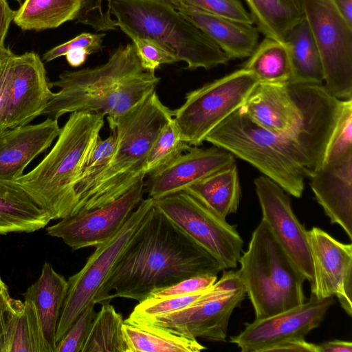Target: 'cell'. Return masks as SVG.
Instances as JSON below:
<instances>
[{"label": "cell", "mask_w": 352, "mask_h": 352, "mask_svg": "<svg viewBox=\"0 0 352 352\" xmlns=\"http://www.w3.org/2000/svg\"><path fill=\"white\" fill-rule=\"evenodd\" d=\"M190 23L197 27L230 59L248 58L258 43L260 33L254 24L237 21L188 6H174Z\"/></svg>", "instance_id": "22"}, {"label": "cell", "mask_w": 352, "mask_h": 352, "mask_svg": "<svg viewBox=\"0 0 352 352\" xmlns=\"http://www.w3.org/2000/svg\"><path fill=\"white\" fill-rule=\"evenodd\" d=\"M15 13L16 10L11 9L6 0H0V52L6 48L5 39Z\"/></svg>", "instance_id": "46"}, {"label": "cell", "mask_w": 352, "mask_h": 352, "mask_svg": "<svg viewBox=\"0 0 352 352\" xmlns=\"http://www.w3.org/2000/svg\"><path fill=\"white\" fill-rule=\"evenodd\" d=\"M122 331L127 352H199L206 349L186 334L127 318Z\"/></svg>", "instance_id": "26"}, {"label": "cell", "mask_w": 352, "mask_h": 352, "mask_svg": "<svg viewBox=\"0 0 352 352\" xmlns=\"http://www.w3.org/2000/svg\"><path fill=\"white\" fill-rule=\"evenodd\" d=\"M173 6H188L253 24L251 14L241 0H167Z\"/></svg>", "instance_id": "39"}, {"label": "cell", "mask_w": 352, "mask_h": 352, "mask_svg": "<svg viewBox=\"0 0 352 352\" xmlns=\"http://www.w3.org/2000/svg\"><path fill=\"white\" fill-rule=\"evenodd\" d=\"M16 1H18L19 3H21L22 0H15Z\"/></svg>", "instance_id": "50"}, {"label": "cell", "mask_w": 352, "mask_h": 352, "mask_svg": "<svg viewBox=\"0 0 352 352\" xmlns=\"http://www.w3.org/2000/svg\"><path fill=\"white\" fill-rule=\"evenodd\" d=\"M217 275L204 274L191 276L153 292L149 298H161L195 293L212 287Z\"/></svg>", "instance_id": "41"}, {"label": "cell", "mask_w": 352, "mask_h": 352, "mask_svg": "<svg viewBox=\"0 0 352 352\" xmlns=\"http://www.w3.org/2000/svg\"><path fill=\"white\" fill-rule=\"evenodd\" d=\"M116 146V136L113 132L105 139H101L100 136L96 139L83 164L76 185V204L78 193L91 179L102 171L109 164Z\"/></svg>", "instance_id": "38"}, {"label": "cell", "mask_w": 352, "mask_h": 352, "mask_svg": "<svg viewBox=\"0 0 352 352\" xmlns=\"http://www.w3.org/2000/svg\"><path fill=\"white\" fill-rule=\"evenodd\" d=\"M15 300L7 294L0 298V352H5L10 322L15 307Z\"/></svg>", "instance_id": "44"}, {"label": "cell", "mask_w": 352, "mask_h": 352, "mask_svg": "<svg viewBox=\"0 0 352 352\" xmlns=\"http://www.w3.org/2000/svg\"><path fill=\"white\" fill-rule=\"evenodd\" d=\"M312 265L311 295L318 299L336 296L352 316V245L338 241L323 230L308 231Z\"/></svg>", "instance_id": "15"}, {"label": "cell", "mask_w": 352, "mask_h": 352, "mask_svg": "<svg viewBox=\"0 0 352 352\" xmlns=\"http://www.w3.org/2000/svg\"><path fill=\"white\" fill-rule=\"evenodd\" d=\"M7 294H9L8 287L0 276V298Z\"/></svg>", "instance_id": "49"}, {"label": "cell", "mask_w": 352, "mask_h": 352, "mask_svg": "<svg viewBox=\"0 0 352 352\" xmlns=\"http://www.w3.org/2000/svg\"><path fill=\"white\" fill-rule=\"evenodd\" d=\"M333 297L309 300L298 306L248 323L238 335L230 338L242 352H264L269 346L283 340L301 338L317 328L333 304Z\"/></svg>", "instance_id": "17"}, {"label": "cell", "mask_w": 352, "mask_h": 352, "mask_svg": "<svg viewBox=\"0 0 352 352\" xmlns=\"http://www.w3.org/2000/svg\"><path fill=\"white\" fill-rule=\"evenodd\" d=\"M264 352H318V344L307 342L305 338H289L276 343Z\"/></svg>", "instance_id": "45"}, {"label": "cell", "mask_w": 352, "mask_h": 352, "mask_svg": "<svg viewBox=\"0 0 352 352\" xmlns=\"http://www.w3.org/2000/svg\"><path fill=\"white\" fill-rule=\"evenodd\" d=\"M262 220L305 280H312L308 231L295 215L290 198L275 182L265 175L254 181Z\"/></svg>", "instance_id": "14"}, {"label": "cell", "mask_w": 352, "mask_h": 352, "mask_svg": "<svg viewBox=\"0 0 352 352\" xmlns=\"http://www.w3.org/2000/svg\"><path fill=\"white\" fill-rule=\"evenodd\" d=\"M237 271L256 318L276 314L305 302V280L263 220L252 232Z\"/></svg>", "instance_id": "6"}, {"label": "cell", "mask_w": 352, "mask_h": 352, "mask_svg": "<svg viewBox=\"0 0 352 352\" xmlns=\"http://www.w3.org/2000/svg\"><path fill=\"white\" fill-rule=\"evenodd\" d=\"M105 33L82 32L72 39L57 45L43 55L45 62L65 56L69 65L74 67L82 65L87 56L102 49Z\"/></svg>", "instance_id": "35"}, {"label": "cell", "mask_w": 352, "mask_h": 352, "mask_svg": "<svg viewBox=\"0 0 352 352\" xmlns=\"http://www.w3.org/2000/svg\"><path fill=\"white\" fill-rule=\"evenodd\" d=\"M346 21L352 25V0H333Z\"/></svg>", "instance_id": "48"}, {"label": "cell", "mask_w": 352, "mask_h": 352, "mask_svg": "<svg viewBox=\"0 0 352 352\" xmlns=\"http://www.w3.org/2000/svg\"><path fill=\"white\" fill-rule=\"evenodd\" d=\"M239 111L266 130L288 138L303 153L305 116L292 83L258 82Z\"/></svg>", "instance_id": "16"}, {"label": "cell", "mask_w": 352, "mask_h": 352, "mask_svg": "<svg viewBox=\"0 0 352 352\" xmlns=\"http://www.w3.org/2000/svg\"><path fill=\"white\" fill-rule=\"evenodd\" d=\"M311 188L331 223L339 225L352 239V158L322 163L311 175Z\"/></svg>", "instance_id": "21"}, {"label": "cell", "mask_w": 352, "mask_h": 352, "mask_svg": "<svg viewBox=\"0 0 352 352\" xmlns=\"http://www.w3.org/2000/svg\"><path fill=\"white\" fill-rule=\"evenodd\" d=\"M173 116V111L162 102L156 91L126 113L107 116L111 131L116 136V149L109 164L78 193L75 214L112 202L144 179L146 156Z\"/></svg>", "instance_id": "3"}, {"label": "cell", "mask_w": 352, "mask_h": 352, "mask_svg": "<svg viewBox=\"0 0 352 352\" xmlns=\"http://www.w3.org/2000/svg\"><path fill=\"white\" fill-rule=\"evenodd\" d=\"M5 352H54L43 333L33 304L15 300Z\"/></svg>", "instance_id": "30"}, {"label": "cell", "mask_w": 352, "mask_h": 352, "mask_svg": "<svg viewBox=\"0 0 352 352\" xmlns=\"http://www.w3.org/2000/svg\"><path fill=\"white\" fill-rule=\"evenodd\" d=\"M144 179L103 206L76 214L48 226V235L61 239L72 250L104 243L115 235L143 199Z\"/></svg>", "instance_id": "13"}, {"label": "cell", "mask_w": 352, "mask_h": 352, "mask_svg": "<svg viewBox=\"0 0 352 352\" xmlns=\"http://www.w3.org/2000/svg\"><path fill=\"white\" fill-rule=\"evenodd\" d=\"M118 28L132 40L135 53L145 70L155 72L162 65L179 61L175 51L167 44L138 35L126 27Z\"/></svg>", "instance_id": "36"}, {"label": "cell", "mask_w": 352, "mask_h": 352, "mask_svg": "<svg viewBox=\"0 0 352 352\" xmlns=\"http://www.w3.org/2000/svg\"><path fill=\"white\" fill-rule=\"evenodd\" d=\"M123 322L122 315L109 302H102L81 352H127Z\"/></svg>", "instance_id": "32"}, {"label": "cell", "mask_w": 352, "mask_h": 352, "mask_svg": "<svg viewBox=\"0 0 352 352\" xmlns=\"http://www.w3.org/2000/svg\"><path fill=\"white\" fill-rule=\"evenodd\" d=\"M110 13L116 18V27H126L171 47L188 69H210L230 60L167 0H111Z\"/></svg>", "instance_id": "7"}, {"label": "cell", "mask_w": 352, "mask_h": 352, "mask_svg": "<svg viewBox=\"0 0 352 352\" xmlns=\"http://www.w3.org/2000/svg\"><path fill=\"white\" fill-rule=\"evenodd\" d=\"M210 211L226 220L236 212L241 197L236 164L219 170L185 188Z\"/></svg>", "instance_id": "25"}, {"label": "cell", "mask_w": 352, "mask_h": 352, "mask_svg": "<svg viewBox=\"0 0 352 352\" xmlns=\"http://www.w3.org/2000/svg\"><path fill=\"white\" fill-rule=\"evenodd\" d=\"M163 214L212 256L224 268L237 267L243 241L236 228L184 190L154 199Z\"/></svg>", "instance_id": "12"}, {"label": "cell", "mask_w": 352, "mask_h": 352, "mask_svg": "<svg viewBox=\"0 0 352 352\" xmlns=\"http://www.w3.org/2000/svg\"><path fill=\"white\" fill-rule=\"evenodd\" d=\"M189 147L190 145L182 139L173 118L162 129L146 156L144 166L145 175L166 166Z\"/></svg>", "instance_id": "33"}, {"label": "cell", "mask_w": 352, "mask_h": 352, "mask_svg": "<svg viewBox=\"0 0 352 352\" xmlns=\"http://www.w3.org/2000/svg\"><path fill=\"white\" fill-rule=\"evenodd\" d=\"M208 289L195 293L161 298H148L140 302L128 318L142 319L182 309L201 298Z\"/></svg>", "instance_id": "37"}, {"label": "cell", "mask_w": 352, "mask_h": 352, "mask_svg": "<svg viewBox=\"0 0 352 352\" xmlns=\"http://www.w3.org/2000/svg\"><path fill=\"white\" fill-rule=\"evenodd\" d=\"M67 289L65 277L57 273L51 263L45 262L39 278L23 294L24 300L34 306L45 337L54 352L57 325Z\"/></svg>", "instance_id": "23"}, {"label": "cell", "mask_w": 352, "mask_h": 352, "mask_svg": "<svg viewBox=\"0 0 352 352\" xmlns=\"http://www.w3.org/2000/svg\"><path fill=\"white\" fill-rule=\"evenodd\" d=\"M244 1L259 33L282 43L292 28L304 18L301 0Z\"/></svg>", "instance_id": "29"}, {"label": "cell", "mask_w": 352, "mask_h": 352, "mask_svg": "<svg viewBox=\"0 0 352 352\" xmlns=\"http://www.w3.org/2000/svg\"><path fill=\"white\" fill-rule=\"evenodd\" d=\"M14 53L6 47L0 61V130L5 117L10 88V59Z\"/></svg>", "instance_id": "43"}, {"label": "cell", "mask_w": 352, "mask_h": 352, "mask_svg": "<svg viewBox=\"0 0 352 352\" xmlns=\"http://www.w3.org/2000/svg\"><path fill=\"white\" fill-rule=\"evenodd\" d=\"M95 304L89 305L76 318L56 344L54 352H81L96 316Z\"/></svg>", "instance_id": "40"}, {"label": "cell", "mask_w": 352, "mask_h": 352, "mask_svg": "<svg viewBox=\"0 0 352 352\" xmlns=\"http://www.w3.org/2000/svg\"><path fill=\"white\" fill-rule=\"evenodd\" d=\"M285 43L292 69L289 82L322 84L324 72L321 57L305 17L287 32Z\"/></svg>", "instance_id": "28"}, {"label": "cell", "mask_w": 352, "mask_h": 352, "mask_svg": "<svg viewBox=\"0 0 352 352\" xmlns=\"http://www.w3.org/2000/svg\"><path fill=\"white\" fill-rule=\"evenodd\" d=\"M350 158H352V98L342 100L322 163H339Z\"/></svg>", "instance_id": "34"}, {"label": "cell", "mask_w": 352, "mask_h": 352, "mask_svg": "<svg viewBox=\"0 0 352 352\" xmlns=\"http://www.w3.org/2000/svg\"><path fill=\"white\" fill-rule=\"evenodd\" d=\"M90 3V0H25L13 21L23 30L56 28L76 19L80 21L91 7Z\"/></svg>", "instance_id": "27"}, {"label": "cell", "mask_w": 352, "mask_h": 352, "mask_svg": "<svg viewBox=\"0 0 352 352\" xmlns=\"http://www.w3.org/2000/svg\"><path fill=\"white\" fill-rule=\"evenodd\" d=\"M3 51L0 52V61H1V53H2V52H3Z\"/></svg>", "instance_id": "51"}, {"label": "cell", "mask_w": 352, "mask_h": 352, "mask_svg": "<svg viewBox=\"0 0 352 352\" xmlns=\"http://www.w3.org/2000/svg\"><path fill=\"white\" fill-rule=\"evenodd\" d=\"M301 3L321 57L324 86L336 98H352V25L333 0Z\"/></svg>", "instance_id": "11"}, {"label": "cell", "mask_w": 352, "mask_h": 352, "mask_svg": "<svg viewBox=\"0 0 352 352\" xmlns=\"http://www.w3.org/2000/svg\"><path fill=\"white\" fill-rule=\"evenodd\" d=\"M235 163L229 151L212 146L204 148L190 146L166 166L148 175V197L157 199L184 190L186 188L210 174Z\"/></svg>", "instance_id": "19"}, {"label": "cell", "mask_w": 352, "mask_h": 352, "mask_svg": "<svg viewBox=\"0 0 352 352\" xmlns=\"http://www.w3.org/2000/svg\"><path fill=\"white\" fill-rule=\"evenodd\" d=\"M318 352H351L352 342L345 340H332L318 344Z\"/></svg>", "instance_id": "47"}, {"label": "cell", "mask_w": 352, "mask_h": 352, "mask_svg": "<svg viewBox=\"0 0 352 352\" xmlns=\"http://www.w3.org/2000/svg\"><path fill=\"white\" fill-rule=\"evenodd\" d=\"M100 112L76 111L60 128L49 153L14 182L51 220L75 214L76 185L83 164L104 125Z\"/></svg>", "instance_id": "4"}, {"label": "cell", "mask_w": 352, "mask_h": 352, "mask_svg": "<svg viewBox=\"0 0 352 352\" xmlns=\"http://www.w3.org/2000/svg\"><path fill=\"white\" fill-rule=\"evenodd\" d=\"M245 295L237 271H224L201 298L182 309L151 318L127 319L169 328L197 339L225 342L232 314Z\"/></svg>", "instance_id": "10"}, {"label": "cell", "mask_w": 352, "mask_h": 352, "mask_svg": "<svg viewBox=\"0 0 352 352\" xmlns=\"http://www.w3.org/2000/svg\"><path fill=\"white\" fill-rule=\"evenodd\" d=\"M259 81L250 70L241 68L188 92L173 118L182 139L199 146L207 135L245 102Z\"/></svg>", "instance_id": "8"}, {"label": "cell", "mask_w": 352, "mask_h": 352, "mask_svg": "<svg viewBox=\"0 0 352 352\" xmlns=\"http://www.w3.org/2000/svg\"><path fill=\"white\" fill-rule=\"evenodd\" d=\"M205 141L252 164L287 194L300 197L312 172L308 158L285 136L275 134L236 111Z\"/></svg>", "instance_id": "5"}, {"label": "cell", "mask_w": 352, "mask_h": 352, "mask_svg": "<svg viewBox=\"0 0 352 352\" xmlns=\"http://www.w3.org/2000/svg\"><path fill=\"white\" fill-rule=\"evenodd\" d=\"M110 5L111 0H96L80 23L87 16L88 13H90L91 16L84 24L91 25L97 31L115 30L116 20L111 19Z\"/></svg>", "instance_id": "42"}, {"label": "cell", "mask_w": 352, "mask_h": 352, "mask_svg": "<svg viewBox=\"0 0 352 352\" xmlns=\"http://www.w3.org/2000/svg\"><path fill=\"white\" fill-rule=\"evenodd\" d=\"M58 120L48 118L41 123L0 131V180L14 181L38 155L58 138Z\"/></svg>", "instance_id": "20"}, {"label": "cell", "mask_w": 352, "mask_h": 352, "mask_svg": "<svg viewBox=\"0 0 352 352\" xmlns=\"http://www.w3.org/2000/svg\"><path fill=\"white\" fill-rule=\"evenodd\" d=\"M160 80L142 67L133 43L120 45L104 64L66 70L49 82L50 88L60 89L52 93L41 116L58 120L67 113L89 111L117 117L155 91Z\"/></svg>", "instance_id": "2"}, {"label": "cell", "mask_w": 352, "mask_h": 352, "mask_svg": "<svg viewBox=\"0 0 352 352\" xmlns=\"http://www.w3.org/2000/svg\"><path fill=\"white\" fill-rule=\"evenodd\" d=\"M153 207V199H143L120 230L96 246L83 267L68 278V289L56 329V344L79 314L89 305H96L102 286Z\"/></svg>", "instance_id": "9"}, {"label": "cell", "mask_w": 352, "mask_h": 352, "mask_svg": "<svg viewBox=\"0 0 352 352\" xmlns=\"http://www.w3.org/2000/svg\"><path fill=\"white\" fill-rule=\"evenodd\" d=\"M50 221L47 212L18 184L0 180V234L33 232Z\"/></svg>", "instance_id": "24"}, {"label": "cell", "mask_w": 352, "mask_h": 352, "mask_svg": "<svg viewBox=\"0 0 352 352\" xmlns=\"http://www.w3.org/2000/svg\"><path fill=\"white\" fill-rule=\"evenodd\" d=\"M223 266L155 204L119 258L96 304L124 298L141 302L185 278L217 275Z\"/></svg>", "instance_id": "1"}, {"label": "cell", "mask_w": 352, "mask_h": 352, "mask_svg": "<svg viewBox=\"0 0 352 352\" xmlns=\"http://www.w3.org/2000/svg\"><path fill=\"white\" fill-rule=\"evenodd\" d=\"M242 67L252 72L259 82L287 83L292 78L286 44L266 36L258 43Z\"/></svg>", "instance_id": "31"}, {"label": "cell", "mask_w": 352, "mask_h": 352, "mask_svg": "<svg viewBox=\"0 0 352 352\" xmlns=\"http://www.w3.org/2000/svg\"><path fill=\"white\" fill-rule=\"evenodd\" d=\"M50 89L44 63L36 53L13 54L6 110L0 131L29 124L41 116L52 97Z\"/></svg>", "instance_id": "18"}]
</instances>
